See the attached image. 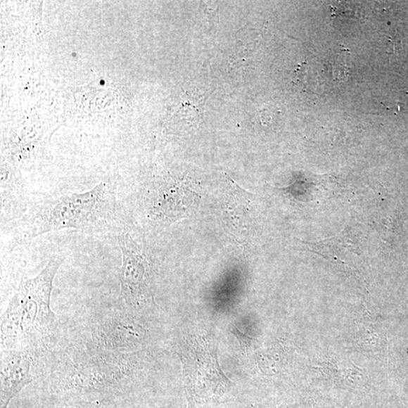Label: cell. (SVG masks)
Returning a JSON list of instances; mask_svg holds the SVG:
<instances>
[{"mask_svg": "<svg viewBox=\"0 0 408 408\" xmlns=\"http://www.w3.org/2000/svg\"><path fill=\"white\" fill-rule=\"evenodd\" d=\"M118 243L122 253L120 297L129 307L138 308L154 298L151 264L129 233L120 234Z\"/></svg>", "mask_w": 408, "mask_h": 408, "instance_id": "3", "label": "cell"}, {"mask_svg": "<svg viewBox=\"0 0 408 408\" xmlns=\"http://www.w3.org/2000/svg\"><path fill=\"white\" fill-rule=\"evenodd\" d=\"M65 258L55 256L33 279L20 281L2 318V340L25 338L30 345L38 344L52 331L56 315L50 308L56 275Z\"/></svg>", "mask_w": 408, "mask_h": 408, "instance_id": "2", "label": "cell"}, {"mask_svg": "<svg viewBox=\"0 0 408 408\" xmlns=\"http://www.w3.org/2000/svg\"><path fill=\"white\" fill-rule=\"evenodd\" d=\"M117 203L107 183L41 204L20 219L15 231L19 243L63 229L87 233L106 231L114 220Z\"/></svg>", "mask_w": 408, "mask_h": 408, "instance_id": "1", "label": "cell"}, {"mask_svg": "<svg viewBox=\"0 0 408 408\" xmlns=\"http://www.w3.org/2000/svg\"><path fill=\"white\" fill-rule=\"evenodd\" d=\"M39 347L25 346L23 350H2L1 397L4 407L26 385L34 381L37 374L34 355Z\"/></svg>", "mask_w": 408, "mask_h": 408, "instance_id": "4", "label": "cell"}]
</instances>
